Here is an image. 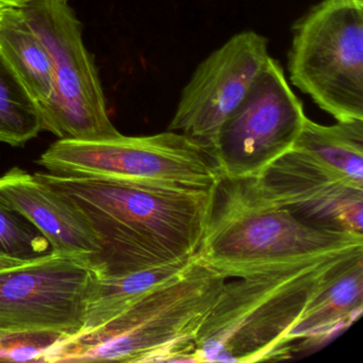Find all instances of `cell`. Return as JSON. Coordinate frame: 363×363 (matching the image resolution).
Returning <instances> with one entry per match:
<instances>
[{
    "label": "cell",
    "instance_id": "10",
    "mask_svg": "<svg viewBox=\"0 0 363 363\" xmlns=\"http://www.w3.org/2000/svg\"><path fill=\"white\" fill-rule=\"evenodd\" d=\"M269 58L263 35L244 31L231 38L195 69L167 130L188 135L211 150L220 127L243 101Z\"/></svg>",
    "mask_w": 363,
    "mask_h": 363
},
{
    "label": "cell",
    "instance_id": "1",
    "mask_svg": "<svg viewBox=\"0 0 363 363\" xmlns=\"http://www.w3.org/2000/svg\"><path fill=\"white\" fill-rule=\"evenodd\" d=\"M92 227L99 277L162 267L196 256L216 186L193 189L86 176L35 173Z\"/></svg>",
    "mask_w": 363,
    "mask_h": 363
},
{
    "label": "cell",
    "instance_id": "2",
    "mask_svg": "<svg viewBox=\"0 0 363 363\" xmlns=\"http://www.w3.org/2000/svg\"><path fill=\"white\" fill-rule=\"evenodd\" d=\"M227 278L194 260L103 326L57 340L40 362H197V337Z\"/></svg>",
    "mask_w": 363,
    "mask_h": 363
},
{
    "label": "cell",
    "instance_id": "22",
    "mask_svg": "<svg viewBox=\"0 0 363 363\" xmlns=\"http://www.w3.org/2000/svg\"><path fill=\"white\" fill-rule=\"evenodd\" d=\"M3 331H5V330H4V329L1 328V327H0V333H3Z\"/></svg>",
    "mask_w": 363,
    "mask_h": 363
},
{
    "label": "cell",
    "instance_id": "6",
    "mask_svg": "<svg viewBox=\"0 0 363 363\" xmlns=\"http://www.w3.org/2000/svg\"><path fill=\"white\" fill-rule=\"evenodd\" d=\"M38 164L50 173L122 182L211 189L222 180L207 146L167 130L146 137L59 140Z\"/></svg>",
    "mask_w": 363,
    "mask_h": 363
},
{
    "label": "cell",
    "instance_id": "20",
    "mask_svg": "<svg viewBox=\"0 0 363 363\" xmlns=\"http://www.w3.org/2000/svg\"><path fill=\"white\" fill-rule=\"evenodd\" d=\"M0 1H3V3L6 4H11V5H20L25 0H0Z\"/></svg>",
    "mask_w": 363,
    "mask_h": 363
},
{
    "label": "cell",
    "instance_id": "11",
    "mask_svg": "<svg viewBox=\"0 0 363 363\" xmlns=\"http://www.w3.org/2000/svg\"><path fill=\"white\" fill-rule=\"evenodd\" d=\"M246 182L263 201L303 222L363 235V186L333 175L294 148Z\"/></svg>",
    "mask_w": 363,
    "mask_h": 363
},
{
    "label": "cell",
    "instance_id": "21",
    "mask_svg": "<svg viewBox=\"0 0 363 363\" xmlns=\"http://www.w3.org/2000/svg\"><path fill=\"white\" fill-rule=\"evenodd\" d=\"M6 5H7V4L0 1V16H1V12H3L4 8H5Z\"/></svg>",
    "mask_w": 363,
    "mask_h": 363
},
{
    "label": "cell",
    "instance_id": "4",
    "mask_svg": "<svg viewBox=\"0 0 363 363\" xmlns=\"http://www.w3.org/2000/svg\"><path fill=\"white\" fill-rule=\"evenodd\" d=\"M354 250L226 282L197 337V362L286 357L289 333L312 296Z\"/></svg>",
    "mask_w": 363,
    "mask_h": 363
},
{
    "label": "cell",
    "instance_id": "7",
    "mask_svg": "<svg viewBox=\"0 0 363 363\" xmlns=\"http://www.w3.org/2000/svg\"><path fill=\"white\" fill-rule=\"evenodd\" d=\"M18 7L52 61L54 90L50 101L39 109L43 130L59 140L120 135L108 116L99 74L69 0H25Z\"/></svg>",
    "mask_w": 363,
    "mask_h": 363
},
{
    "label": "cell",
    "instance_id": "14",
    "mask_svg": "<svg viewBox=\"0 0 363 363\" xmlns=\"http://www.w3.org/2000/svg\"><path fill=\"white\" fill-rule=\"evenodd\" d=\"M0 55L18 76L38 108L54 90L50 55L18 5L7 4L0 16Z\"/></svg>",
    "mask_w": 363,
    "mask_h": 363
},
{
    "label": "cell",
    "instance_id": "19",
    "mask_svg": "<svg viewBox=\"0 0 363 363\" xmlns=\"http://www.w3.org/2000/svg\"><path fill=\"white\" fill-rule=\"evenodd\" d=\"M23 262H26V261H18L14 260V259L7 258V257L0 256V267H11V265L20 264V263Z\"/></svg>",
    "mask_w": 363,
    "mask_h": 363
},
{
    "label": "cell",
    "instance_id": "17",
    "mask_svg": "<svg viewBox=\"0 0 363 363\" xmlns=\"http://www.w3.org/2000/svg\"><path fill=\"white\" fill-rule=\"evenodd\" d=\"M41 130L39 108L0 55V142L22 146Z\"/></svg>",
    "mask_w": 363,
    "mask_h": 363
},
{
    "label": "cell",
    "instance_id": "9",
    "mask_svg": "<svg viewBox=\"0 0 363 363\" xmlns=\"http://www.w3.org/2000/svg\"><path fill=\"white\" fill-rule=\"evenodd\" d=\"M306 118L303 104L289 86L281 65L269 57L212 145L222 179L258 175L292 150Z\"/></svg>",
    "mask_w": 363,
    "mask_h": 363
},
{
    "label": "cell",
    "instance_id": "12",
    "mask_svg": "<svg viewBox=\"0 0 363 363\" xmlns=\"http://www.w3.org/2000/svg\"><path fill=\"white\" fill-rule=\"evenodd\" d=\"M0 205L22 214L48 240L52 252L92 263L101 244L86 218L61 195L24 169L0 176Z\"/></svg>",
    "mask_w": 363,
    "mask_h": 363
},
{
    "label": "cell",
    "instance_id": "5",
    "mask_svg": "<svg viewBox=\"0 0 363 363\" xmlns=\"http://www.w3.org/2000/svg\"><path fill=\"white\" fill-rule=\"evenodd\" d=\"M293 86L337 122L363 120V0H323L292 28Z\"/></svg>",
    "mask_w": 363,
    "mask_h": 363
},
{
    "label": "cell",
    "instance_id": "8",
    "mask_svg": "<svg viewBox=\"0 0 363 363\" xmlns=\"http://www.w3.org/2000/svg\"><path fill=\"white\" fill-rule=\"evenodd\" d=\"M99 277L88 259L52 252L0 267V327L9 333L76 335Z\"/></svg>",
    "mask_w": 363,
    "mask_h": 363
},
{
    "label": "cell",
    "instance_id": "13",
    "mask_svg": "<svg viewBox=\"0 0 363 363\" xmlns=\"http://www.w3.org/2000/svg\"><path fill=\"white\" fill-rule=\"evenodd\" d=\"M363 307V250L346 257L320 286L289 333L295 341L324 339L348 326Z\"/></svg>",
    "mask_w": 363,
    "mask_h": 363
},
{
    "label": "cell",
    "instance_id": "3",
    "mask_svg": "<svg viewBox=\"0 0 363 363\" xmlns=\"http://www.w3.org/2000/svg\"><path fill=\"white\" fill-rule=\"evenodd\" d=\"M361 248L360 233L314 226L263 201L246 179H222L196 257L229 279Z\"/></svg>",
    "mask_w": 363,
    "mask_h": 363
},
{
    "label": "cell",
    "instance_id": "18",
    "mask_svg": "<svg viewBox=\"0 0 363 363\" xmlns=\"http://www.w3.org/2000/svg\"><path fill=\"white\" fill-rule=\"evenodd\" d=\"M61 335L48 333H0V361H39Z\"/></svg>",
    "mask_w": 363,
    "mask_h": 363
},
{
    "label": "cell",
    "instance_id": "15",
    "mask_svg": "<svg viewBox=\"0 0 363 363\" xmlns=\"http://www.w3.org/2000/svg\"><path fill=\"white\" fill-rule=\"evenodd\" d=\"M293 148L333 175L363 186V120L324 126L307 118Z\"/></svg>",
    "mask_w": 363,
    "mask_h": 363
},
{
    "label": "cell",
    "instance_id": "16",
    "mask_svg": "<svg viewBox=\"0 0 363 363\" xmlns=\"http://www.w3.org/2000/svg\"><path fill=\"white\" fill-rule=\"evenodd\" d=\"M195 257L152 269L99 277L89 299L84 327L76 335L103 326L146 293L179 275Z\"/></svg>",
    "mask_w": 363,
    "mask_h": 363
}]
</instances>
